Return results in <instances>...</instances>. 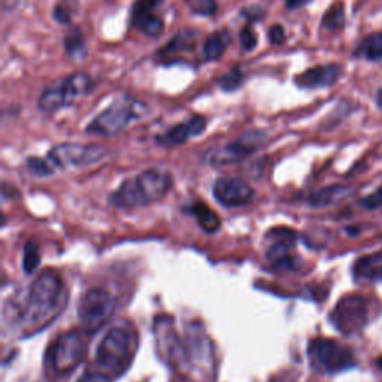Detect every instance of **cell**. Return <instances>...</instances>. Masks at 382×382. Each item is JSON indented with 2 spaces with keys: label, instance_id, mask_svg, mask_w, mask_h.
<instances>
[{
  "label": "cell",
  "instance_id": "1",
  "mask_svg": "<svg viewBox=\"0 0 382 382\" xmlns=\"http://www.w3.org/2000/svg\"><path fill=\"white\" fill-rule=\"evenodd\" d=\"M61 296H63V282L60 275L48 269L40 272L36 280L29 287L18 321L24 328H40L49 318H53L60 309Z\"/></svg>",
  "mask_w": 382,
  "mask_h": 382
},
{
  "label": "cell",
  "instance_id": "2",
  "mask_svg": "<svg viewBox=\"0 0 382 382\" xmlns=\"http://www.w3.org/2000/svg\"><path fill=\"white\" fill-rule=\"evenodd\" d=\"M108 156V150L96 143H58L49 150L45 157H29L27 170L38 178L51 177L67 168H86L102 161Z\"/></svg>",
  "mask_w": 382,
  "mask_h": 382
},
{
  "label": "cell",
  "instance_id": "27",
  "mask_svg": "<svg viewBox=\"0 0 382 382\" xmlns=\"http://www.w3.org/2000/svg\"><path fill=\"white\" fill-rule=\"evenodd\" d=\"M191 11L198 15L211 17L218 11V5H216V0H191Z\"/></svg>",
  "mask_w": 382,
  "mask_h": 382
},
{
  "label": "cell",
  "instance_id": "19",
  "mask_svg": "<svg viewBox=\"0 0 382 382\" xmlns=\"http://www.w3.org/2000/svg\"><path fill=\"white\" fill-rule=\"evenodd\" d=\"M230 44V32L229 30H216L208 39L205 40L203 45V58L208 61L218 60L224 56L227 47Z\"/></svg>",
  "mask_w": 382,
  "mask_h": 382
},
{
  "label": "cell",
  "instance_id": "35",
  "mask_svg": "<svg viewBox=\"0 0 382 382\" xmlns=\"http://www.w3.org/2000/svg\"><path fill=\"white\" fill-rule=\"evenodd\" d=\"M376 105L382 109V87L376 91Z\"/></svg>",
  "mask_w": 382,
  "mask_h": 382
},
{
  "label": "cell",
  "instance_id": "6",
  "mask_svg": "<svg viewBox=\"0 0 382 382\" xmlns=\"http://www.w3.org/2000/svg\"><path fill=\"white\" fill-rule=\"evenodd\" d=\"M93 88H95V82L91 77L86 72H77L45 87L39 96L38 106L44 113H54L90 95Z\"/></svg>",
  "mask_w": 382,
  "mask_h": 382
},
{
  "label": "cell",
  "instance_id": "30",
  "mask_svg": "<svg viewBox=\"0 0 382 382\" xmlns=\"http://www.w3.org/2000/svg\"><path fill=\"white\" fill-rule=\"evenodd\" d=\"M363 205L367 209H376L382 206V187L378 189L376 191L370 193L367 198L363 200Z\"/></svg>",
  "mask_w": 382,
  "mask_h": 382
},
{
  "label": "cell",
  "instance_id": "25",
  "mask_svg": "<svg viewBox=\"0 0 382 382\" xmlns=\"http://www.w3.org/2000/svg\"><path fill=\"white\" fill-rule=\"evenodd\" d=\"M40 263L39 248L35 242H27L24 246V257H23V269L27 275H32Z\"/></svg>",
  "mask_w": 382,
  "mask_h": 382
},
{
  "label": "cell",
  "instance_id": "22",
  "mask_svg": "<svg viewBox=\"0 0 382 382\" xmlns=\"http://www.w3.org/2000/svg\"><path fill=\"white\" fill-rule=\"evenodd\" d=\"M63 44H65L66 54L74 61H79L82 58H86V56H87L86 38H84V35H82L79 27L74 26L69 29V32L65 36Z\"/></svg>",
  "mask_w": 382,
  "mask_h": 382
},
{
  "label": "cell",
  "instance_id": "33",
  "mask_svg": "<svg viewBox=\"0 0 382 382\" xmlns=\"http://www.w3.org/2000/svg\"><path fill=\"white\" fill-rule=\"evenodd\" d=\"M77 382H112L109 375L96 374V372H87Z\"/></svg>",
  "mask_w": 382,
  "mask_h": 382
},
{
  "label": "cell",
  "instance_id": "13",
  "mask_svg": "<svg viewBox=\"0 0 382 382\" xmlns=\"http://www.w3.org/2000/svg\"><path fill=\"white\" fill-rule=\"evenodd\" d=\"M164 0H136L132 6L130 26L150 38H157L164 30L163 18L157 14V9Z\"/></svg>",
  "mask_w": 382,
  "mask_h": 382
},
{
  "label": "cell",
  "instance_id": "4",
  "mask_svg": "<svg viewBox=\"0 0 382 382\" xmlns=\"http://www.w3.org/2000/svg\"><path fill=\"white\" fill-rule=\"evenodd\" d=\"M148 113L150 108L147 103L132 96H121L93 118L86 127V132L88 135L102 138L117 136L133 122L145 118Z\"/></svg>",
  "mask_w": 382,
  "mask_h": 382
},
{
  "label": "cell",
  "instance_id": "21",
  "mask_svg": "<svg viewBox=\"0 0 382 382\" xmlns=\"http://www.w3.org/2000/svg\"><path fill=\"white\" fill-rule=\"evenodd\" d=\"M354 56L365 58L367 61L382 60V32H376L366 36L357 45Z\"/></svg>",
  "mask_w": 382,
  "mask_h": 382
},
{
  "label": "cell",
  "instance_id": "24",
  "mask_svg": "<svg viewBox=\"0 0 382 382\" xmlns=\"http://www.w3.org/2000/svg\"><path fill=\"white\" fill-rule=\"evenodd\" d=\"M345 24V8L342 3H336L332 8H328L323 19H321V27L328 32H336L340 30Z\"/></svg>",
  "mask_w": 382,
  "mask_h": 382
},
{
  "label": "cell",
  "instance_id": "34",
  "mask_svg": "<svg viewBox=\"0 0 382 382\" xmlns=\"http://www.w3.org/2000/svg\"><path fill=\"white\" fill-rule=\"evenodd\" d=\"M309 3V0H285V8L288 11H294V9H299Z\"/></svg>",
  "mask_w": 382,
  "mask_h": 382
},
{
  "label": "cell",
  "instance_id": "26",
  "mask_svg": "<svg viewBox=\"0 0 382 382\" xmlns=\"http://www.w3.org/2000/svg\"><path fill=\"white\" fill-rule=\"evenodd\" d=\"M245 75L244 72L241 70V67H233L229 74H225L224 77L220 78L218 86L224 90V91H236L237 88H241L244 84Z\"/></svg>",
  "mask_w": 382,
  "mask_h": 382
},
{
  "label": "cell",
  "instance_id": "3",
  "mask_svg": "<svg viewBox=\"0 0 382 382\" xmlns=\"http://www.w3.org/2000/svg\"><path fill=\"white\" fill-rule=\"evenodd\" d=\"M172 189V175L148 169L124 181L111 194V203L118 209H136L163 199Z\"/></svg>",
  "mask_w": 382,
  "mask_h": 382
},
{
  "label": "cell",
  "instance_id": "20",
  "mask_svg": "<svg viewBox=\"0 0 382 382\" xmlns=\"http://www.w3.org/2000/svg\"><path fill=\"white\" fill-rule=\"evenodd\" d=\"M196 38H198V32H194V30H181V32L175 35L166 45L161 47V49L159 51V56H169L175 53H181V51H191L196 45Z\"/></svg>",
  "mask_w": 382,
  "mask_h": 382
},
{
  "label": "cell",
  "instance_id": "7",
  "mask_svg": "<svg viewBox=\"0 0 382 382\" xmlns=\"http://www.w3.org/2000/svg\"><path fill=\"white\" fill-rule=\"evenodd\" d=\"M308 357L311 366L324 375H335L357 366L354 353L335 339L317 337L309 342Z\"/></svg>",
  "mask_w": 382,
  "mask_h": 382
},
{
  "label": "cell",
  "instance_id": "9",
  "mask_svg": "<svg viewBox=\"0 0 382 382\" xmlns=\"http://www.w3.org/2000/svg\"><path fill=\"white\" fill-rule=\"evenodd\" d=\"M87 339L79 330H72L60 335L48 351L49 363L58 375L74 372L86 357Z\"/></svg>",
  "mask_w": 382,
  "mask_h": 382
},
{
  "label": "cell",
  "instance_id": "8",
  "mask_svg": "<svg viewBox=\"0 0 382 382\" xmlns=\"http://www.w3.org/2000/svg\"><path fill=\"white\" fill-rule=\"evenodd\" d=\"M266 130H248L244 132L241 136H237L234 141L225 143L223 147L211 148L205 154V160L211 166H230V164L241 163L246 160L253 154L260 150L267 141Z\"/></svg>",
  "mask_w": 382,
  "mask_h": 382
},
{
  "label": "cell",
  "instance_id": "28",
  "mask_svg": "<svg viewBox=\"0 0 382 382\" xmlns=\"http://www.w3.org/2000/svg\"><path fill=\"white\" fill-rule=\"evenodd\" d=\"M239 40L244 51H253L257 47V44H259V38H257V33L253 29V26H245L241 29Z\"/></svg>",
  "mask_w": 382,
  "mask_h": 382
},
{
  "label": "cell",
  "instance_id": "17",
  "mask_svg": "<svg viewBox=\"0 0 382 382\" xmlns=\"http://www.w3.org/2000/svg\"><path fill=\"white\" fill-rule=\"evenodd\" d=\"M353 273L357 281L382 282V255H363L354 263Z\"/></svg>",
  "mask_w": 382,
  "mask_h": 382
},
{
  "label": "cell",
  "instance_id": "18",
  "mask_svg": "<svg viewBox=\"0 0 382 382\" xmlns=\"http://www.w3.org/2000/svg\"><path fill=\"white\" fill-rule=\"evenodd\" d=\"M351 193H353V190L347 187V185H330V187L309 194L306 202L314 206V208H324V206H332L347 199Z\"/></svg>",
  "mask_w": 382,
  "mask_h": 382
},
{
  "label": "cell",
  "instance_id": "31",
  "mask_svg": "<svg viewBox=\"0 0 382 382\" xmlns=\"http://www.w3.org/2000/svg\"><path fill=\"white\" fill-rule=\"evenodd\" d=\"M269 40L273 45H281L285 40V30L281 24H275L269 30Z\"/></svg>",
  "mask_w": 382,
  "mask_h": 382
},
{
  "label": "cell",
  "instance_id": "12",
  "mask_svg": "<svg viewBox=\"0 0 382 382\" xmlns=\"http://www.w3.org/2000/svg\"><path fill=\"white\" fill-rule=\"evenodd\" d=\"M269 244L266 248V260L276 271H299L301 262L294 254L297 236L293 230L275 229L271 230Z\"/></svg>",
  "mask_w": 382,
  "mask_h": 382
},
{
  "label": "cell",
  "instance_id": "10",
  "mask_svg": "<svg viewBox=\"0 0 382 382\" xmlns=\"http://www.w3.org/2000/svg\"><path fill=\"white\" fill-rule=\"evenodd\" d=\"M117 309V299L102 288H93L81 297L78 318L87 332H97L105 326Z\"/></svg>",
  "mask_w": 382,
  "mask_h": 382
},
{
  "label": "cell",
  "instance_id": "15",
  "mask_svg": "<svg viewBox=\"0 0 382 382\" xmlns=\"http://www.w3.org/2000/svg\"><path fill=\"white\" fill-rule=\"evenodd\" d=\"M342 75V66L337 63L318 65L311 69H306L302 74L294 77V84L302 90H317L326 88L336 84Z\"/></svg>",
  "mask_w": 382,
  "mask_h": 382
},
{
  "label": "cell",
  "instance_id": "16",
  "mask_svg": "<svg viewBox=\"0 0 382 382\" xmlns=\"http://www.w3.org/2000/svg\"><path fill=\"white\" fill-rule=\"evenodd\" d=\"M208 126V120L202 116H193L187 121L169 129L166 133L157 136V142L160 145L164 147H175V145H182L187 141L200 136L202 133L206 130Z\"/></svg>",
  "mask_w": 382,
  "mask_h": 382
},
{
  "label": "cell",
  "instance_id": "11",
  "mask_svg": "<svg viewBox=\"0 0 382 382\" xmlns=\"http://www.w3.org/2000/svg\"><path fill=\"white\" fill-rule=\"evenodd\" d=\"M367 321L369 308L365 299L358 294H348L340 299L330 314V323L344 335L360 332L365 328Z\"/></svg>",
  "mask_w": 382,
  "mask_h": 382
},
{
  "label": "cell",
  "instance_id": "23",
  "mask_svg": "<svg viewBox=\"0 0 382 382\" xmlns=\"http://www.w3.org/2000/svg\"><path fill=\"white\" fill-rule=\"evenodd\" d=\"M190 212L193 214L196 221L199 223V225L202 227L205 232L215 233L216 230L220 229V225H221L220 216L216 215L208 205L200 203V202L194 203L190 208Z\"/></svg>",
  "mask_w": 382,
  "mask_h": 382
},
{
  "label": "cell",
  "instance_id": "29",
  "mask_svg": "<svg viewBox=\"0 0 382 382\" xmlns=\"http://www.w3.org/2000/svg\"><path fill=\"white\" fill-rule=\"evenodd\" d=\"M54 19L58 23V24H63V26H70L72 24V13L70 9L65 6V2L61 0V2H58L54 8Z\"/></svg>",
  "mask_w": 382,
  "mask_h": 382
},
{
  "label": "cell",
  "instance_id": "32",
  "mask_svg": "<svg viewBox=\"0 0 382 382\" xmlns=\"http://www.w3.org/2000/svg\"><path fill=\"white\" fill-rule=\"evenodd\" d=\"M242 17H245L248 22H250V24H253L254 22H259V19H262L264 17V11L260 8H255V6H251V8H245L242 9Z\"/></svg>",
  "mask_w": 382,
  "mask_h": 382
},
{
  "label": "cell",
  "instance_id": "5",
  "mask_svg": "<svg viewBox=\"0 0 382 382\" xmlns=\"http://www.w3.org/2000/svg\"><path fill=\"white\" fill-rule=\"evenodd\" d=\"M138 349V336L133 328L112 327L96 351V363L112 376L126 372Z\"/></svg>",
  "mask_w": 382,
  "mask_h": 382
},
{
  "label": "cell",
  "instance_id": "14",
  "mask_svg": "<svg viewBox=\"0 0 382 382\" xmlns=\"http://www.w3.org/2000/svg\"><path fill=\"white\" fill-rule=\"evenodd\" d=\"M214 196L225 208H239L254 200V190L245 181L233 177L218 178L214 184Z\"/></svg>",
  "mask_w": 382,
  "mask_h": 382
}]
</instances>
